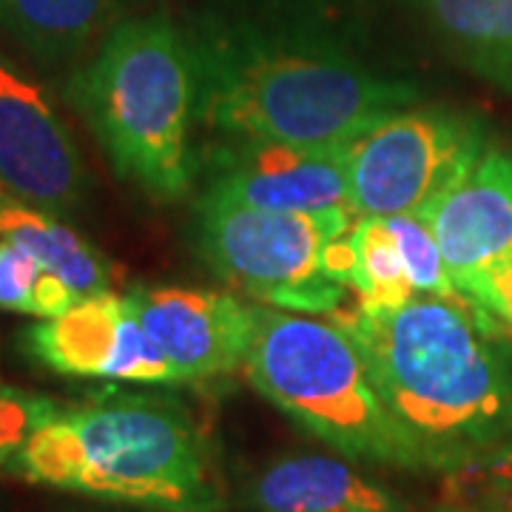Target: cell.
Returning <instances> with one entry per match:
<instances>
[{
  "instance_id": "d6986e66",
  "label": "cell",
  "mask_w": 512,
  "mask_h": 512,
  "mask_svg": "<svg viewBox=\"0 0 512 512\" xmlns=\"http://www.w3.org/2000/svg\"><path fill=\"white\" fill-rule=\"evenodd\" d=\"M393 234L399 239L404 256V268L410 276V285L419 296H444V299H461L453 276L447 271V262L427 222L416 214H396L387 217Z\"/></svg>"
},
{
  "instance_id": "ba28073f",
  "label": "cell",
  "mask_w": 512,
  "mask_h": 512,
  "mask_svg": "<svg viewBox=\"0 0 512 512\" xmlns=\"http://www.w3.org/2000/svg\"><path fill=\"white\" fill-rule=\"evenodd\" d=\"M0 188L49 211L74 214L86 200V165L52 100L0 52Z\"/></svg>"
},
{
  "instance_id": "9c48e42d",
  "label": "cell",
  "mask_w": 512,
  "mask_h": 512,
  "mask_svg": "<svg viewBox=\"0 0 512 512\" xmlns=\"http://www.w3.org/2000/svg\"><path fill=\"white\" fill-rule=\"evenodd\" d=\"M23 350L43 367L74 379L157 384L171 387L177 376L143 328L128 293H92L52 319L23 333Z\"/></svg>"
},
{
  "instance_id": "2e32d148",
  "label": "cell",
  "mask_w": 512,
  "mask_h": 512,
  "mask_svg": "<svg viewBox=\"0 0 512 512\" xmlns=\"http://www.w3.org/2000/svg\"><path fill=\"white\" fill-rule=\"evenodd\" d=\"M478 77L512 92V0H413Z\"/></svg>"
},
{
  "instance_id": "3957f363",
  "label": "cell",
  "mask_w": 512,
  "mask_h": 512,
  "mask_svg": "<svg viewBox=\"0 0 512 512\" xmlns=\"http://www.w3.org/2000/svg\"><path fill=\"white\" fill-rule=\"evenodd\" d=\"M12 470L29 484L157 512H220L217 461L183 402L106 390L77 404L40 399Z\"/></svg>"
},
{
  "instance_id": "5bb4252c",
  "label": "cell",
  "mask_w": 512,
  "mask_h": 512,
  "mask_svg": "<svg viewBox=\"0 0 512 512\" xmlns=\"http://www.w3.org/2000/svg\"><path fill=\"white\" fill-rule=\"evenodd\" d=\"M0 239H9L23 251L35 256L43 268H49L83 299L92 293L111 291L117 268L80 237L66 222L40 211L29 202L12 197L0 188Z\"/></svg>"
},
{
  "instance_id": "ffe728a7",
  "label": "cell",
  "mask_w": 512,
  "mask_h": 512,
  "mask_svg": "<svg viewBox=\"0 0 512 512\" xmlns=\"http://www.w3.org/2000/svg\"><path fill=\"white\" fill-rule=\"evenodd\" d=\"M37 396H26L0 382V467L12 464L23 441L29 439L37 416Z\"/></svg>"
},
{
  "instance_id": "52a82bcc",
  "label": "cell",
  "mask_w": 512,
  "mask_h": 512,
  "mask_svg": "<svg viewBox=\"0 0 512 512\" xmlns=\"http://www.w3.org/2000/svg\"><path fill=\"white\" fill-rule=\"evenodd\" d=\"M476 114L404 106L348 143V205L356 217H421L487 151Z\"/></svg>"
},
{
  "instance_id": "9a60e30c",
  "label": "cell",
  "mask_w": 512,
  "mask_h": 512,
  "mask_svg": "<svg viewBox=\"0 0 512 512\" xmlns=\"http://www.w3.org/2000/svg\"><path fill=\"white\" fill-rule=\"evenodd\" d=\"M123 0H0V29L23 49L60 63L117 23Z\"/></svg>"
},
{
  "instance_id": "ac0fdd59",
  "label": "cell",
  "mask_w": 512,
  "mask_h": 512,
  "mask_svg": "<svg viewBox=\"0 0 512 512\" xmlns=\"http://www.w3.org/2000/svg\"><path fill=\"white\" fill-rule=\"evenodd\" d=\"M80 302L72 291L49 268H43L35 256L20 245L0 239V311L52 319Z\"/></svg>"
},
{
  "instance_id": "44dd1931",
  "label": "cell",
  "mask_w": 512,
  "mask_h": 512,
  "mask_svg": "<svg viewBox=\"0 0 512 512\" xmlns=\"http://www.w3.org/2000/svg\"><path fill=\"white\" fill-rule=\"evenodd\" d=\"M464 296L512 333V259L481 276Z\"/></svg>"
},
{
  "instance_id": "4fadbf2b",
  "label": "cell",
  "mask_w": 512,
  "mask_h": 512,
  "mask_svg": "<svg viewBox=\"0 0 512 512\" xmlns=\"http://www.w3.org/2000/svg\"><path fill=\"white\" fill-rule=\"evenodd\" d=\"M254 512H407L399 495L330 456H285L245 487Z\"/></svg>"
},
{
  "instance_id": "6da1fadb",
  "label": "cell",
  "mask_w": 512,
  "mask_h": 512,
  "mask_svg": "<svg viewBox=\"0 0 512 512\" xmlns=\"http://www.w3.org/2000/svg\"><path fill=\"white\" fill-rule=\"evenodd\" d=\"M330 316L365 353L419 470L450 476L512 444V348L476 302L416 296L399 311Z\"/></svg>"
},
{
  "instance_id": "277c9868",
  "label": "cell",
  "mask_w": 512,
  "mask_h": 512,
  "mask_svg": "<svg viewBox=\"0 0 512 512\" xmlns=\"http://www.w3.org/2000/svg\"><path fill=\"white\" fill-rule=\"evenodd\" d=\"M66 94L111 168L146 197L177 202L194 188L197 69L188 35L168 15L117 20Z\"/></svg>"
},
{
  "instance_id": "7c38bea8",
  "label": "cell",
  "mask_w": 512,
  "mask_h": 512,
  "mask_svg": "<svg viewBox=\"0 0 512 512\" xmlns=\"http://www.w3.org/2000/svg\"><path fill=\"white\" fill-rule=\"evenodd\" d=\"M421 220L464 296L481 276L512 259V154L487 148Z\"/></svg>"
},
{
  "instance_id": "8fae6325",
  "label": "cell",
  "mask_w": 512,
  "mask_h": 512,
  "mask_svg": "<svg viewBox=\"0 0 512 512\" xmlns=\"http://www.w3.org/2000/svg\"><path fill=\"white\" fill-rule=\"evenodd\" d=\"M202 194L271 211L348 208V146L214 140Z\"/></svg>"
},
{
  "instance_id": "7402d4cb",
  "label": "cell",
  "mask_w": 512,
  "mask_h": 512,
  "mask_svg": "<svg viewBox=\"0 0 512 512\" xmlns=\"http://www.w3.org/2000/svg\"><path fill=\"white\" fill-rule=\"evenodd\" d=\"M493 512H512V478H510V484L501 490V495H498Z\"/></svg>"
},
{
  "instance_id": "e0dca14e",
  "label": "cell",
  "mask_w": 512,
  "mask_h": 512,
  "mask_svg": "<svg viewBox=\"0 0 512 512\" xmlns=\"http://www.w3.org/2000/svg\"><path fill=\"white\" fill-rule=\"evenodd\" d=\"M353 274L350 291L356 308L367 313H390L404 308L419 293L410 285L402 248L387 217H356L350 228Z\"/></svg>"
},
{
  "instance_id": "cb8c5ba5",
  "label": "cell",
  "mask_w": 512,
  "mask_h": 512,
  "mask_svg": "<svg viewBox=\"0 0 512 512\" xmlns=\"http://www.w3.org/2000/svg\"><path fill=\"white\" fill-rule=\"evenodd\" d=\"M148 512H157V510H148Z\"/></svg>"
},
{
  "instance_id": "30bf717a",
  "label": "cell",
  "mask_w": 512,
  "mask_h": 512,
  "mask_svg": "<svg viewBox=\"0 0 512 512\" xmlns=\"http://www.w3.org/2000/svg\"><path fill=\"white\" fill-rule=\"evenodd\" d=\"M128 293L143 328L163 350L177 384L225 379L245 367L256 305L225 291L134 285Z\"/></svg>"
},
{
  "instance_id": "7a4b0ae2",
  "label": "cell",
  "mask_w": 512,
  "mask_h": 512,
  "mask_svg": "<svg viewBox=\"0 0 512 512\" xmlns=\"http://www.w3.org/2000/svg\"><path fill=\"white\" fill-rule=\"evenodd\" d=\"M197 126L214 140L348 146L416 86L376 72L333 37L276 23H205L188 35Z\"/></svg>"
},
{
  "instance_id": "5b68a950",
  "label": "cell",
  "mask_w": 512,
  "mask_h": 512,
  "mask_svg": "<svg viewBox=\"0 0 512 512\" xmlns=\"http://www.w3.org/2000/svg\"><path fill=\"white\" fill-rule=\"evenodd\" d=\"M242 370L262 399L336 453L419 470L365 353L339 322L256 305L254 342Z\"/></svg>"
},
{
  "instance_id": "8992f818",
  "label": "cell",
  "mask_w": 512,
  "mask_h": 512,
  "mask_svg": "<svg viewBox=\"0 0 512 512\" xmlns=\"http://www.w3.org/2000/svg\"><path fill=\"white\" fill-rule=\"evenodd\" d=\"M348 208L271 211L202 194L194 245L208 268L256 302L322 316L342 308L348 285L330 274V248L353 228Z\"/></svg>"
},
{
  "instance_id": "603a6c76",
  "label": "cell",
  "mask_w": 512,
  "mask_h": 512,
  "mask_svg": "<svg viewBox=\"0 0 512 512\" xmlns=\"http://www.w3.org/2000/svg\"><path fill=\"white\" fill-rule=\"evenodd\" d=\"M436 512H476V510H470L467 504H458V501H453V498H444Z\"/></svg>"
}]
</instances>
